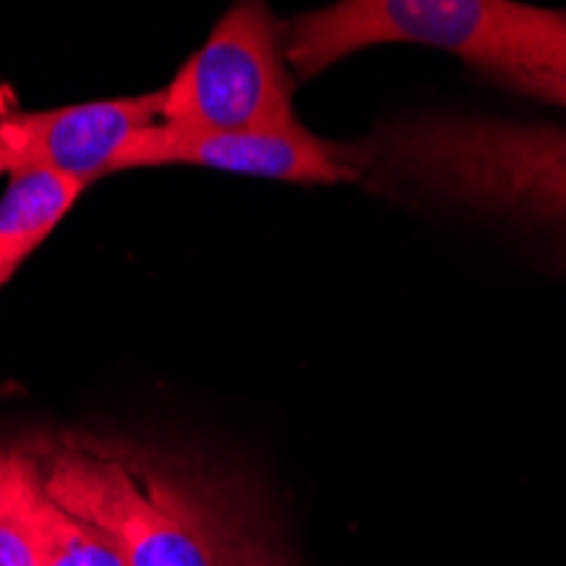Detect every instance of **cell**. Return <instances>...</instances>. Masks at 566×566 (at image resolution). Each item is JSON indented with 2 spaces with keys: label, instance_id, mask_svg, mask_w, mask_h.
<instances>
[{
  "label": "cell",
  "instance_id": "obj_1",
  "mask_svg": "<svg viewBox=\"0 0 566 566\" xmlns=\"http://www.w3.org/2000/svg\"><path fill=\"white\" fill-rule=\"evenodd\" d=\"M359 184L485 221L566 234V126L400 116L339 143Z\"/></svg>",
  "mask_w": 566,
  "mask_h": 566
},
{
  "label": "cell",
  "instance_id": "obj_2",
  "mask_svg": "<svg viewBox=\"0 0 566 566\" xmlns=\"http://www.w3.org/2000/svg\"><path fill=\"white\" fill-rule=\"evenodd\" d=\"M380 44L448 51L502 85L559 55L566 11L516 0H343L285 28V62L295 82H308Z\"/></svg>",
  "mask_w": 566,
  "mask_h": 566
},
{
  "label": "cell",
  "instance_id": "obj_3",
  "mask_svg": "<svg viewBox=\"0 0 566 566\" xmlns=\"http://www.w3.org/2000/svg\"><path fill=\"white\" fill-rule=\"evenodd\" d=\"M24 448L44 499L106 536L126 566H214L190 469L92 434Z\"/></svg>",
  "mask_w": 566,
  "mask_h": 566
},
{
  "label": "cell",
  "instance_id": "obj_4",
  "mask_svg": "<svg viewBox=\"0 0 566 566\" xmlns=\"http://www.w3.org/2000/svg\"><path fill=\"white\" fill-rule=\"evenodd\" d=\"M285 31L262 0H241L164 85L160 123L197 133H272L298 126Z\"/></svg>",
  "mask_w": 566,
  "mask_h": 566
},
{
  "label": "cell",
  "instance_id": "obj_5",
  "mask_svg": "<svg viewBox=\"0 0 566 566\" xmlns=\"http://www.w3.org/2000/svg\"><path fill=\"white\" fill-rule=\"evenodd\" d=\"M164 113V88L72 102L59 109H4L0 106V153L8 174L51 170L85 187L116 174L123 149L143 129L157 126Z\"/></svg>",
  "mask_w": 566,
  "mask_h": 566
},
{
  "label": "cell",
  "instance_id": "obj_6",
  "mask_svg": "<svg viewBox=\"0 0 566 566\" xmlns=\"http://www.w3.org/2000/svg\"><path fill=\"white\" fill-rule=\"evenodd\" d=\"M153 167H197L282 184H359L339 143L316 136L302 123L272 133H197L157 123L133 136L116 174Z\"/></svg>",
  "mask_w": 566,
  "mask_h": 566
},
{
  "label": "cell",
  "instance_id": "obj_7",
  "mask_svg": "<svg viewBox=\"0 0 566 566\" xmlns=\"http://www.w3.org/2000/svg\"><path fill=\"white\" fill-rule=\"evenodd\" d=\"M203 526H208L214 566H295L265 505L238 479L193 472Z\"/></svg>",
  "mask_w": 566,
  "mask_h": 566
},
{
  "label": "cell",
  "instance_id": "obj_8",
  "mask_svg": "<svg viewBox=\"0 0 566 566\" xmlns=\"http://www.w3.org/2000/svg\"><path fill=\"white\" fill-rule=\"evenodd\" d=\"M82 193V180L51 170L8 174V190L0 197V289L55 234Z\"/></svg>",
  "mask_w": 566,
  "mask_h": 566
},
{
  "label": "cell",
  "instance_id": "obj_9",
  "mask_svg": "<svg viewBox=\"0 0 566 566\" xmlns=\"http://www.w3.org/2000/svg\"><path fill=\"white\" fill-rule=\"evenodd\" d=\"M41 485L24 444H0V566H41L38 559Z\"/></svg>",
  "mask_w": 566,
  "mask_h": 566
},
{
  "label": "cell",
  "instance_id": "obj_10",
  "mask_svg": "<svg viewBox=\"0 0 566 566\" xmlns=\"http://www.w3.org/2000/svg\"><path fill=\"white\" fill-rule=\"evenodd\" d=\"M38 559L41 566H126L106 536L44 499V492L38 502Z\"/></svg>",
  "mask_w": 566,
  "mask_h": 566
},
{
  "label": "cell",
  "instance_id": "obj_11",
  "mask_svg": "<svg viewBox=\"0 0 566 566\" xmlns=\"http://www.w3.org/2000/svg\"><path fill=\"white\" fill-rule=\"evenodd\" d=\"M502 88L520 92V95L536 98V102H546V106L566 109V44L549 65L536 69L530 75H520V78H509V82H502Z\"/></svg>",
  "mask_w": 566,
  "mask_h": 566
},
{
  "label": "cell",
  "instance_id": "obj_12",
  "mask_svg": "<svg viewBox=\"0 0 566 566\" xmlns=\"http://www.w3.org/2000/svg\"><path fill=\"white\" fill-rule=\"evenodd\" d=\"M8 174V160H4V153H0V177Z\"/></svg>",
  "mask_w": 566,
  "mask_h": 566
}]
</instances>
